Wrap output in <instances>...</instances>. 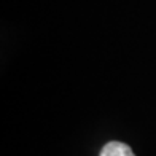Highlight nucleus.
Segmentation results:
<instances>
[{
  "instance_id": "obj_1",
  "label": "nucleus",
  "mask_w": 156,
  "mask_h": 156,
  "mask_svg": "<svg viewBox=\"0 0 156 156\" xmlns=\"http://www.w3.org/2000/svg\"><path fill=\"white\" fill-rule=\"evenodd\" d=\"M99 156H136V154H134V151L131 150L129 145L123 144V142L112 140V142L104 145Z\"/></svg>"
}]
</instances>
